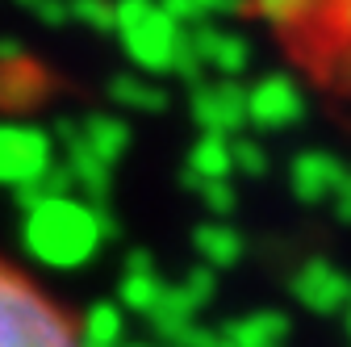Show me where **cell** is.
Listing matches in <instances>:
<instances>
[{"instance_id": "5bb4252c", "label": "cell", "mask_w": 351, "mask_h": 347, "mask_svg": "<svg viewBox=\"0 0 351 347\" xmlns=\"http://www.w3.org/2000/svg\"><path fill=\"white\" fill-rule=\"evenodd\" d=\"M255 5L268 13L272 21H289V17H297V13H305L314 5V0H255Z\"/></svg>"}, {"instance_id": "7c38bea8", "label": "cell", "mask_w": 351, "mask_h": 347, "mask_svg": "<svg viewBox=\"0 0 351 347\" xmlns=\"http://www.w3.org/2000/svg\"><path fill=\"white\" fill-rule=\"evenodd\" d=\"M71 17L84 25H97V29H113V5L109 0H67Z\"/></svg>"}, {"instance_id": "8fae6325", "label": "cell", "mask_w": 351, "mask_h": 347, "mask_svg": "<svg viewBox=\"0 0 351 347\" xmlns=\"http://www.w3.org/2000/svg\"><path fill=\"white\" fill-rule=\"evenodd\" d=\"M113 97L134 109H163V93L147 80H113Z\"/></svg>"}, {"instance_id": "7a4b0ae2", "label": "cell", "mask_w": 351, "mask_h": 347, "mask_svg": "<svg viewBox=\"0 0 351 347\" xmlns=\"http://www.w3.org/2000/svg\"><path fill=\"white\" fill-rule=\"evenodd\" d=\"M113 34L143 71H176L189 51V34L163 9V0H117Z\"/></svg>"}, {"instance_id": "52a82bcc", "label": "cell", "mask_w": 351, "mask_h": 347, "mask_svg": "<svg viewBox=\"0 0 351 347\" xmlns=\"http://www.w3.org/2000/svg\"><path fill=\"white\" fill-rule=\"evenodd\" d=\"M189 42H193L197 63H201V67H213L222 80H234V75L247 67V59H251L247 42H243L239 34L213 29V25H197V29L189 34Z\"/></svg>"}, {"instance_id": "8992f818", "label": "cell", "mask_w": 351, "mask_h": 347, "mask_svg": "<svg viewBox=\"0 0 351 347\" xmlns=\"http://www.w3.org/2000/svg\"><path fill=\"white\" fill-rule=\"evenodd\" d=\"M297 113H301V93L285 75H268V80H259L247 88V121L251 125L285 130L297 121Z\"/></svg>"}, {"instance_id": "4fadbf2b", "label": "cell", "mask_w": 351, "mask_h": 347, "mask_svg": "<svg viewBox=\"0 0 351 347\" xmlns=\"http://www.w3.org/2000/svg\"><path fill=\"white\" fill-rule=\"evenodd\" d=\"M230 151H234V171H247V176H259L263 167H268V159H263V151L255 147V143H230Z\"/></svg>"}, {"instance_id": "ba28073f", "label": "cell", "mask_w": 351, "mask_h": 347, "mask_svg": "<svg viewBox=\"0 0 351 347\" xmlns=\"http://www.w3.org/2000/svg\"><path fill=\"white\" fill-rule=\"evenodd\" d=\"M67 143H80V147H88L97 159H105L109 167H113V159L125 151V143H130V130H125V121H117V117H84L75 130H67Z\"/></svg>"}, {"instance_id": "3957f363", "label": "cell", "mask_w": 351, "mask_h": 347, "mask_svg": "<svg viewBox=\"0 0 351 347\" xmlns=\"http://www.w3.org/2000/svg\"><path fill=\"white\" fill-rule=\"evenodd\" d=\"M29 243L47 264H71L97 243V213L71 197L47 193L29 205Z\"/></svg>"}, {"instance_id": "5b68a950", "label": "cell", "mask_w": 351, "mask_h": 347, "mask_svg": "<svg viewBox=\"0 0 351 347\" xmlns=\"http://www.w3.org/2000/svg\"><path fill=\"white\" fill-rule=\"evenodd\" d=\"M193 117L201 121L205 134H234L247 121V88L234 80L193 84Z\"/></svg>"}, {"instance_id": "30bf717a", "label": "cell", "mask_w": 351, "mask_h": 347, "mask_svg": "<svg viewBox=\"0 0 351 347\" xmlns=\"http://www.w3.org/2000/svg\"><path fill=\"white\" fill-rule=\"evenodd\" d=\"M335 171H339V167H335L330 155H322V151H301V155L289 163V184H293L301 197H318L322 184H330Z\"/></svg>"}, {"instance_id": "6da1fadb", "label": "cell", "mask_w": 351, "mask_h": 347, "mask_svg": "<svg viewBox=\"0 0 351 347\" xmlns=\"http://www.w3.org/2000/svg\"><path fill=\"white\" fill-rule=\"evenodd\" d=\"M0 347H97L88 322L71 318L29 272L0 259Z\"/></svg>"}, {"instance_id": "277c9868", "label": "cell", "mask_w": 351, "mask_h": 347, "mask_svg": "<svg viewBox=\"0 0 351 347\" xmlns=\"http://www.w3.org/2000/svg\"><path fill=\"white\" fill-rule=\"evenodd\" d=\"M55 171V147L47 139V130L5 121L0 125V184L29 193V201L47 197V184Z\"/></svg>"}, {"instance_id": "9c48e42d", "label": "cell", "mask_w": 351, "mask_h": 347, "mask_svg": "<svg viewBox=\"0 0 351 347\" xmlns=\"http://www.w3.org/2000/svg\"><path fill=\"white\" fill-rule=\"evenodd\" d=\"M234 171V151H230V139L222 134H205L193 151V180L197 184H226Z\"/></svg>"}]
</instances>
